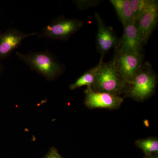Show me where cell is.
Wrapping results in <instances>:
<instances>
[{"instance_id":"cell-1","label":"cell","mask_w":158,"mask_h":158,"mask_svg":"<svg viewBox=\"0 0 158 158\" xmlns=\"http://www.w3.org/2000/svg\"><path fill=\"white\" fill-rule=\"evenodd\" d=\"M16 54L19 60L48 81L58 78L65 69V65L58 61L53 54L48 51L31 52L27 54L16 52Z\"/></svg>"},{"instance_id":"cell-2","label":"cell","mask_w":158,"mask_h":158,"mask_svg":"<svg viewBox=\"0 0 158 158\" xmlns=\"http://www.w3.org/2000/svg\"><path fill=\"white\" fill-rule=\"evenodd\" d=\"M126 84L116 69L112 60L107 63L101 62L91 89L98 92L119 95L124 92Z\"/></svg>"},{"instance_id":"cell-3","label":"cell","mask_w":158,"mask_h":158,"mask_svg":"<svg viewBox=\"0 0 158 158\" xmlns=\"http://www.w3.org/2000/svg\"><path fill=\"white\" fill-rule=\"evenodd\" d=\"M156 85V77L151 66L143 65L141 70L126 84L124 92L137 100H143L153 93Z\"/></svg>"},{"instance_id":"cell-4","label":"cell","mask_w":158,"mask_h":158,"mask_svg":"<svg viewBox=\"0 0 158 158\" xmlns=\"http://www.w3.org/2000/svg\"><path fill=\"white\" fill-rule=\"evenodd\" d=\"M83 26L82 22L77 19L59 16L52 20L44 28L38 37L65 41L81 28Z\"/></svg>"},{"instance_id":"cell-5","label":"cell","mask_w":158,"mask_h":158,"mask_svg":"<svg viewBox=\"0 0 158 158\" xmlns=\"http://www.w3.org/2000/svg\"><path fill=\"white\" fill-rule=\"evenodd\" d=\"M143 58L142 53L115 52L112 61L127 84L141 70Z\"/></svg>"},{"instance_id":"cell-6","label":"cell","mask_w":158,"mask_h":158,"mask_svg":"<svg viewBox=\"0 0 158 158\" xmlns=\"http://www.w3.org/2000/svg\"><path fill=\"white\" fill-rule=\"evenodd\" d=\"M123 27V34L118 38L115 52L141 53L144 44L138 33L135 21L128 23Z\"/></svg>"},{"instance_id":"cell-7","label":"cell","mask_w":158,"mask_h":158,"mask_svg":"<svg viewBox=\"0 0 158 158\" xmlns=\"http://www.w3.org/2000/svg\"><path fill=\"white\" fill-rule=\"evenodd\" d=\"M85 105L90 109H116L123 101V98L119 95L95 91L91 88L85 90Z\"/></svg>"},{"instance_id":"cell-8","label":"cell","mask_w":158,"mask_h":158,"mask_svg":"<svg viewBox=\"0 0 158 158\" xmlns=\"http://www.w3.org/2000/svg\"><path fill=\"white\" fill-rule=\"evenodd\" d=\"M158 19V1L151 0L147 8L136 21L138 33L144 44L147 43L156 26Z\"/></svg>"},{"instance_id":"cell-9","label":"cell","mask_w":158,"mask_h":158,"mask_svg":"<svg viewBox=\"0 0 158 158\" xmlns=\"http://www.w3.org/2000/svg\"><path fill=\"white\" fill-rule=\"evenodd\" d=\"M37 34V32L27 34L13 27L10 28L5 33L0 31V60L9 57L24 40Z\"/></svg>"},{"instance_id":"cell-10","label":"cell","mask_w":158,"mask_h":158,"mask_svg":"<svg viewBox=\"0 0 158 158\" xmlns=\"http://www.w3.org/2000/svg\"><path fill=\"white\" fill-rule=\"evenodd\" d=\"M95 20L98 27L96 35V48L98 52L104 56L115 48L118 38L113 30L106 25L102 18L98 12H95Z\"/></svg>"},{"instance_id":"cell-11","label":"cell","mask_w":158,"mask_h":158,"mask_svg":"<svg viewBox=\"0 0 158 158\" xmlns=\"http://www.w3.org/2000/svg\"><path fill=\"white\" fill-rule=\"evenodd\" d=\"M110 2L114 7L123 25L134 20L130 0H110Z\"/></svg>"},{"instance_id":"cell-12","label":"cell","mask_w":158,"mask_h":158,"mask_svg":"<svg viewBox=\"0 0 158 158\" xmlns=\"http://www.w3.org/2000/svg\"><path fill=\"white\" fill-rule=\"evenodd\" d=\"M104 57L101 56V59L97 65L90 68L77 79L76 81L69 86L71 90L81 88L84 86H87V88H91L95 79L98 70L99 68L101 62L103 59Z\"/></svg>"},{"instance_id":"cell-13","label":"cell","mask_w":158,"mask_h":158,"mask_svg":"<svg viewBox=\"0 0 158 158\" xmlns=\"http://www.w3.org/2000/svg\"><path fill=\"white\" fill-rule=\"evenodd\" d=\"M136 144L147 156L158 152V140L156 138H148L138 140Z\"/></svg>"},{"instance_id":"cell-14","label":"cell","mask_w":158,"mask_h":158,"mask_svg":"<svg viewBox=\"0 0 158 158\" xmlns=\"http://www.w3.org/2000/svg\"><path fill=\"white\" fill-rule=\"evenodd\" d=\"M151 0H130L133 19L136 21L146 9Z\"/></svg>"},{"instance_id":"cell-15","label":"cell","mask_w":158,"mask_h":158,"mask_svg":"<svg viewBox=\"0 0 158 158\" xmlns=\"http://www.w3.org/2000/svg\"><path fill=\"white\" fill-rule=\"evenodd\" d=\"M73 2L75 4L78 9L80 10H84L95 7L102 1L98 0H78Z\"/></svg>"},{"instance_id":"cell-16","label":"cell","mask_w":158,"mask_h":158,"mask_svg":"<svg viewBox=\"0 0 158 158\" xmlns=\"http://www.w3.org/2000/svg\"><path fill=\"white\" fill-rule=\"evenodd\" d=\"M45 158H62L59 155L58 151L55 148H52L47 155Z\"/></svg>"},{"instance_id":"cell-17","label":"cell","mask_w":158,"mask_h":158,"mask_svg":"<svg viewBox=\"0 0 158 158\" xmlns=\"http://www.w3.org/2000/svg\"><path fill=\"white\" fill-rule=\"evenodd\" d=\"M145 158H158L157 156H156L151 155L149 156H148L147 157Z\"/></svg>"},{"instance_id":"cell-18","label":"cell","mask_w":158,"mask_h":158,"mask_svg":"<svg viewBox=\"0 0 158 158\" xmlns=\"http://www.w3.org/2000/svg\"><path fill=\"white\" fill-rule=\"evenodd\" d=\"M3 70V68L2 67V66L0 65V74H1V73H2V72Z\"/></svg>"}]
</instances>
